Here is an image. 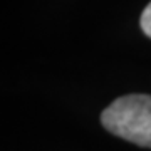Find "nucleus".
<instances>
[{
  "label": "nucleus",
  "instance_id": "1",
  "mask_svg": "<svg viewBox=\"0 0 151 151\" xmlns=\"http://www.w3.org/2000/svg\"><path fill=\"white\" fill-rule=\"evenodd\" d=\"M101 123L111 134L151 148V96L128 94L118 97L103 111Z\"/></svg>",
  "mask_w": 151,
  "mask_h": 151
},
{
  "label": "nucleus",
  "instance_id": "2",
  "mask_svg": "<svg viewBox=\"0 0 151 151\" xmlns=\"http://www.w3.org/2000/svg\"><path fill=\"white\" fill-rule=\"evenodd\" d=\"M139 25H141V30L151 39V2L146 5V9L143 10V14H141Z\"/></svg>",
  "mask_w": 151,
  "mask_h": 151
}]
</instances>
